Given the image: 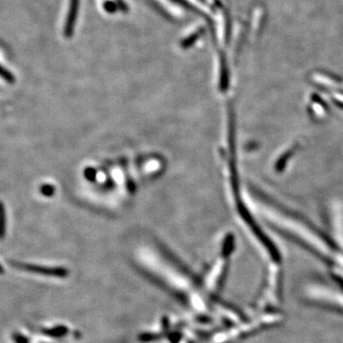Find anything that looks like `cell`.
I'll return each instance as SVG.
<instances>
[{
	"mask_svg": "<svg viewBox=\"0 0 343 343\" xmlns=\"http://www.w3.org/2000/svg\"><path fill=\"white\" fill-rule=\"evenodd\" d=\"M6 228V214L4 206L0 202V237H3Z\"/></svg>",
	"mask_w": 343,
	"mask_h": 343,
	"instance_id": "cell-1",
	"label": "cell"
},
{
	"mask_svg": "<svg viewBox=\"0 0 343 343\" xmlns=\"http://www.w3.org/2000/svg\"><path fill=\"white\" fill-rule=\"evenodd\" d=\"M0 76L2 78H4L6 81H9V82H14V80H15L13 75L9 71L5 70V69L1 67V66H0Z\"/></svg>",
	"mask_w": 343,
	"mask_h": 343,
	"instance_id": "cell-2",
	"label": "cell"
}]
</instances>
